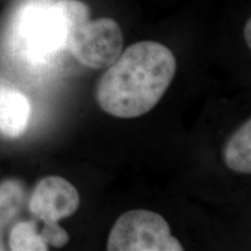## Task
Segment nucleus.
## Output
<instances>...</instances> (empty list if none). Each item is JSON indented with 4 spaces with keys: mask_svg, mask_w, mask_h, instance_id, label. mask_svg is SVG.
Instances as JSON below:
<instances>
[{
    "mask_svg": "<svg viewBox=\"0 0 251 251\" xmlns=\"http://www.w3.org/2000/svg\"><path fill=\"white\" fill-rule=\"evenodd\" d=\"M177 63L168 47L141 41L112 63L97 85V101L121 119L141 117L155 107L170 86Z\"/></svg>",
    "mask_w": 251,
    "mask_h": 251,
    "instance_id": "obj_1",
    "label": "nucleus"
},
{
    "mask_svg": "<svg viewBox=\"0 0 251 251\" xmlns=\"http://www.w3.org/2000/svg\"><path fill=\"white\" fill-rule=\"evenodd\" d=\"M166 220L148 209H133L117 220L109 233V251H180Z\"/></svg>",
    "mask_w": 251,
    "mask_h": 251,
    "instance_id": "obj_3",
    "label": "nucleus"
},
{
    "mask_svg": "<svg viewBox=\"0 0 251 251\" xmlns=\"http://www.w3.org/2000/svg\"><path fill=\"white\" fill-rule=\"evenodd\" d=\"M54 7L65 28V48L80 64L108 68L124 49V35L111 18L90 20V9L78 0H59Z\"/></svg>",
    "mask_w": 251,
    "mask_h": 251,
    "instance_id": "obj_2",
    "label": "nucleus"
},
{
    "mask_svg": "<svg viewBox=\"0 0 251 251\" xmlns=\"http://www.w3.org/2000/svg\"><path fill=\"white\" fill-rule=\"evenodd\" d=\"M250 27H251V21L248 20L246 24V28H244V39H246V42L248 43V47H251V37H250Z\"/></svg>",
    "mask_w": 251,
    "mask_h": 251,
    "instance_id": "obj_11",
    "label": "nucleus"
},
{
    "mask_svg": "<svg viewBox=\"0 0 251 251\" xmlns=\"http://www.w3.org/2000/svg\"><path fill=\"white\" fill-rule=\"evenodd\" d=\"M225 162L229 169L241 174L251 171V120L234 133L225 149Z\"/></svg>",
    "mask_w": 251,
    "mask_h": 251,
    "instance_id": "obj_7",
    "label": "nucleus"
},
{
    "mask_svg": "<svg viewBox=\"0 0 251 251\" xmlns=\"http://www.w3.org/2000/svg\"><path fill=\"white\" fill-rule=\"evenodd\" d=\"M40 235L48 247L61 248L69 242V234L58 225V222L43 224Z\"/></svg>",
    "mask_w": 251,
    "mask_h": 251,
    "instance_id": "obj_10",
    "label": "nucleus"
},
{
    "mask_svg": "<svg viewBox=\"0 0 251 251\" xmlns=\"http://www.w3.org/2000/svg\"><path fill=\"white\" fill-rule=\"evenodd\" d=\"M25 36L28 48L35 55L65 48V28L54 6L42 13L28 17Z\"/></svg>",
    "mask_w": 251,
    "mask_h": 251,
    "instance_id": "obj_5",
    "label": "nucleus"
},
{
    "mask_svg": "<svg viewBox=\"0 0 251 251\" xmlns=\"http://www.w3.org/2000/svg\"><path fill=\"white\" fill-rule=\"evenodd\" d=\"M8 246L13 251H47L49 249L37 231V225L34 221L18 222L9 234Z\"/></svg>",
    "mask_w": 251,
    "mask_h": 251,
    "instance_id": "obj_9",
    "label": "nucleus"
},
{
    "mask_svg": "<svg viewBox=\"0 0 251 251\" xmlns=\"http://www.w3.org/2000/svg\"><path fill=\"white\" fill-rule=\"evenodd\" d=\"M30 103L24 93L0 85V134L6 137L21 136L30 118Z\"/></svg>",
    "mask_w": 251,
    "mask_h": 251,
    "instance_id": "obj_6",
    "label": "nucleus"
},
{
    "mask_svg": "<svg viewBox=\"0 0 251 251\" xmlns=\"http://www.w3.org/2000/svg\"><path fill=\"white\" fill-rule=\"evenodd\" d=\"M79 203V193L70 181L58 176H49L34 187L29 211L43 224H52L71 216Z\"/></svg>",
    "mask_w": 251,
    "mask_h": 251,
    "instance_id": "obj_4",
    "label": "nucleus"
},
{
    "mask_svg": "<svg viewBox=\"0 0 251 251\" xmlns=\"http://www.w3.org/2000/svg\"><path fill=\"white\" fill-rule=\"evenodd\" d=\"M24 199V186L19 180L6 179L0 183V250H5L1 231L17 215Z\"/></svg>",
    "mask_w": 251,
    "mask_h": 251,
    "instance_id": "obj_8",
    "label": "nucleus"
}]
</instances>
